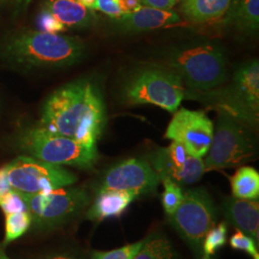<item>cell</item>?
<instances>
[{
    "mask_svg": "<svg viewBox=\"0 0 259 259\" xmlns=\"http://www.w3.org/2000/svg\"><path fill=\"white\" fill-rule=\"evenodd\" d=\"M95 10H99L112 19H118L123 15L118 0H96Z\"/></svg>",
    "mask_w": 259,
    "mask_h": 259,
    "instance_id": "cell-30",
    "label": "cell"
},
{
    "mask_svg": "<svg viewBox=\"0 0 259 259\" xmlns=\"http://www.w3.org/2000/svg\"><path fill=\"white\" fill-rule=\"evenodd\" d=\"M232 0H181V11L185 18L194 23H205L220 19Z\"/></svg>",
    "mask_w": 259,
    "mask_h": 259,
    "instance_id": "cell-17",
    "label": "cell"
},
{
    "mask_svg": "<svg viewBox=\"0 0 259 259\" xmlns=\"http://www.w3.org/2000/svg\"><path fill=\"white\" fill-rule=\"evenodd\" d=\"M189 154L180 142L173 141L167 148L157 150L151 157L153 169L156 171L160 181L168 176L176 169L185 165Z\"/></svg>",
    "mask_w": 259,
    "mask_h": 259,
    "instance_id": "cell-19",
    "label": "cell"
},
{
    "mask_svg": "<svg viewBox=\"0 0 259 259\" xmlns=\"http://www.w3.org/2000/svg\"><path fill=\"white\" fill-rule=\"evenodd\" d=\"M171 242L165 236H149L134 259H174Z\"/></svg>",
    "mask_w": 259,
    "mask_h": 259,
    "instance_id": "cell-21",
    "label": "cell"
},
{
    "mask_svg": "<svg viewBox=\"0 0 259 259\" xmlns=\"http://www.w3.org/2000/svg\"><path fill=\"white\" fill-rule=\"evenodd\" d=\"M204 161L205 172L247 162L254 154V145L240 120L231 112L222 110L219 112L218 126Z\"/></svg>",
    "mask_w": 259,
    "mask_h": 259,
    "instance_id": "cell-3",
    "label": "cell"
},
{
    "mask_svg": "<svg viewBox=\"0 0 259 259\" xmlns=\"http://www.w3.org/2000/svg\"><path fill=\"white\" fill-rule=\"evenodd\" d=\"M17 1H21V2H24V3L27 5L28 3H29L31 0H17Z\"/></svg>",
    "mask_w": 259,
    "mask_h": 259,
    "instance_id": "cell-37",
    "label": "cell"
},
{
    "mask_svg": "<svg viewBox=\"0 0 259 259\" xmlns=\"http://www.w3.org/2000/svg\"><path fill=\"white\" fill-rule=\"evenodd\" d=\"M213 134L212 121L204 112L181 109L169 123L165 138L183 144L189 155L202 157L208 152Z\"/></svg>",
    "mask_w": 259,
    "mask_h": 259,
    "instance_id": "cell-10",
    "label": "cell"
},
{
    "mask_svg": "<svg viewBox=\"0 0 259 259\" xmlns=\"http://www.w3.org/2000/svg\"><path fill=\"white\" fill-rule=\"evenodd\" d=\"M22 196L32 223L42 229L61 225L90 203L88 192L81 188L62 187L47 193Z\"/></svg>",
    "mask_w": 259,
    "mask_h": 259,
    "instance_id": "cell-8",
    "label": "cell"
},
{
    "mask_svg": "<svg viewBox=\"0 0 259 259\" xmlns=\"http://www.w3.org/2000/svg\"><path fill=\"white\" fill-rule=\"evenodd\" d=\"M162 184L164 185V192L162 195V205L164 211L168 216H171L176 211L177 208L182 203L184 193L180 185L169 179H162Z\"/></svg>",
    "mask_w": 259,
    "mask_h": 259,
    "instance_id": "cell-25",
    "label": "cell"
},
{
    "mask_svg": "<svg viewBox=\"0 0 259 259\" xmlns=\"http://www.w3.org/2000/svg\"><path fill=\"white\" fill-rule=\"evenodd\" d=\"M228 220L241 232L259 242V204L257 200L232 198L224 204Z\"/></svg>",
    "mask_w": 259,
    "mask_h": 259,
    "instance_id": "cell-14",
    "label": "cell"
},
{
    "mask_svg": "<svg viewBox=\"0 0 259 259\" xmlns=\"http://www.w3.org/2000/svg\"><path fill=\"white\" fill-rule=\"evenodd\" d=\"M228 227L225 222L220 223L207 232L203 240V259H210L213 254L222 248L227 242Z\"/></svg>",
    "mask_w": 259,
    "mask_h": 259,
    "instance_id": "cell-24",
    "label": "cell"
},
{
    "mask_svg": "<svg viewBox=\"0 0 259 259\" xmlns=\"http://www.w3.org/2000/svg\"><path fill=\"white\" fill-rule=\"evenodd\" d=\"M0 259H10L4 252V250L2 249V247L0 246Z\"/></svg>",
    "mask_w": 259,
    "mask_h": 259,
    "instance_id": "cell-35",
    "label": "cell"
},
{
    "mask_svg": "<svg viewBox=\"0 0 259 259\" xmlns=\"http://www.w3.org/2000/svg\"><path fill=\"white\" fill-rule=\"evenodd\" d=\"M160 179L148 161L130 158L111 168L104 177L100 190H125L147 194L157 189Z\"/></svg>",
    "mask_w": 259,
    "mask_h": 259,
    "instance_id": "cell-11",
    "label": "cell"
},
{
    "mask_svg": "<svg viewBox=\"0 0 259 259\" xmlns=\"http://www.w3.org/2000/svg\"><path fill=\"white\" fill-rule=\"evenodd\" d=\"M8 52L22 64L57 67L71 65L83 52L82 41L76 37L44 32H31L14 39Z\"/></svg>",
    "mask_w": 259,
    "mask_h": 259,
    "instance_id": "cell-2",
    "label": "cell"
},
{
    "mask_svg": "<svg viewBox=\"0 0 259 259\" xmlns=\"http://www.w3.org/2000/svg\"><path fill=\"white\" fill-rule=\"evenodd\" d=\"M215 206L204 188L186 191L176 211L169 221L190 245L199 247L204 236L214 226Z\"/></svg>",
    "mask_w": 259,
    "mask_h": 259,
    "instance_id": "cell-9",
    "label": "cell"
},
{
    "mask_svg": "<svg viewBox=\"0 0 259 259\" xmlns=\"http://www.w3.org/2000/svg\"><path fill=\"white\" fill-rule=\"evenodd\" d=\"M125 96L132 105L152 104L175 112L185 98V88L183 80L175 72L145 69L132 78Z\"/></svg>",
    "mask_w": 259,
    "mask_h": 259,
    "instance_id": "cell-6",
    "label": "cell"
},
{
    "mask_svg": "<svg viewBox=\"0 0 259 259\" xmlns=\"http://www.w3.org/2000/svg\"><path fill=\"white\" fill-rule=\"evenodd\" d=\"M171 67L188 87L208 91L227 79L226 61L220 50L210 46L193 47L171 58Z\"/></svg>",
    "mask_w": 259,
    "mask_h": 259,
    "instance_id": "cell-7",
    "label": "cell"
},
{
    "mask_svg": "<svg viewBox=\"0 0 259 259\" xmlns=\"http://www.w3.org/2000/svg\"><path fill=\"white\" fill-rule=\"evenodd\" d=\"M139 195L125 190H100L93 205L88 211V218L101 221L120 216Z\"/></svg>",
    "mask_w": 259,
    "mask_h": 259,
    "instance_id": "cell-15",
    "label": "cell"
},
{
    "mask_svg": "<svg viewBox=\"0 0 259 259\" xmlns=\"http://www.w3.org/2000/svg\"><path fill=\"white\" fill-rule=\"evenodd\" d=\"M0 207L5 215L20 211H28L23 196L13 189L0 198Z\"/></svg>",
    "mask_w": 259,
    "mask_h": 259,
    "instance_id": "cell-28",
    "label": "cell"
},
{
    "mask_svg": "<svg viewBox=\"0 0 259 259\" xmlns=\"http://www.w3.org/2000/svg\"><path fill=\"white\" fill-rule=\"evenodd\" d=\"M12 190L5 167L0 169V198Z\"/></svg>",
    "mask_w": 259,
    "mask_h": 259,
    "instance_id": "cell-33",
    "label": "cell"
},
{
    "mask_svg": "<svg viewBox=\"0 0 259 259\" xmlns=\"http://www.w3.org/2000/svg\"><path fill=\"white\" fill-rule=\"evenodd\" d=\"M21 143L32 157L56 165L90 169L98 157L96 148H89L73 139L52 134L41 126L27 132Z\"/></svg>",
    "mask_w": 259,
    "mask_h": 259,
    "instance_id": "cell-4",
    "label": "cell"
},
{
    "mask_svg": "<svg viewBox=\"0 0 259 259\" xmlns=\"http://www.w3.org/2000/svg\"><path fill=\"white\" fill-rule=\"evenodd\" d=\"M231 104L226 111H232L237 119L255 123L259 111V64L254 60L235 72L231 91Z\"/></svg>",
    "mask_w": 259,
    "mask_h": 259,
    "instance_id": "cell-12",
    "label": "cell"
},
{
    "mask_svg": "<svg viewBox=\"0 0 259 259\" xmlns=\"http://www.w3.org/2000/svg\"><path fill=\"white\" fill-rule=\"evenodd\" d=\"M49 259H75L72 257H69V256H65V255H58V256H54L52 258Z\"/></svg>",
    "mask_w": 259,
    "mask_h": 259,
    "instance_id": "cell-36",
    "label": "cell"
},
{
    "mask_svg": "<svg viewBox=\"0 0 259 259\" xmlns=\"http://www.w3.org/2000/svg\"><path fill=\"white\" fill-rule=\"evenodd\" d=\"M118 4L123 15L134 13L142 6L140 0H118Z\"/></svg>",
    "mask_w": 259,
    "mask_h": 259,
    "instance_id": "cell-32",
    "label": "cell"
},
{
    "mask_svg": "<svg viewBox=\"0 0 259 259\" xmlns=\"http://www.w3.org/2000/svg\"><path fill=\"white\" fill-rule=\"evenodd\" d=\"M116 19L121 28L133 32L175 25L181 21L180 16L175 12L155 9L147 6H141L138 11L124 14Z\"/></svg>",
    "mask_w": 259,
    "mask_h": 259,
    "instance_id": "cell-13",
    "label": "cell"
},
{
    "mask_svg": "<svg viewBox=\"0 0 259 259\" xmlns=\"http://www.w3.org/2000/svg\"><path fill=\"white\" fill-rule=\"evenodd\" d=\"M13 190L22 195L47 193L73 185L77 177L61 165L33 157H19L5 166Z\"/></svg>",
    "mask_w": 259,
    "mask_h": 259,
    "instance_id": "cell-5",
    "label": "cell"
},
{
    "mask_svg": "<svg viewBox=\"0 0 259 259\" xmlns=\"http://www.w3.org/2000/svg\"><path fill=\"white\" fill-rule=\"evenodd\" d=\"M31 224L32 219L28 211L6 214L4 245H7L23 235L27 232Z\"/></svg>",
    "mask_w": 259,
    "mask_h": 259,
    "instance_id": "cell-23",
    "label": "cell"
},
{
    "mask_svg": "<svg viewBox=\"0 0 259 259\" xmlns=\"http://www.w3.org/2000/svg\"><path fill=\"white\" fill-rule=\"evenodd\" d=\"M144 241L145 239L111 251H94L92 259H134L142 248Z\"/></svg>",
    "mask_w": 259,
    "mask_h": 259,
    "instance_id": "cell-26",
    "label": "cell"
},
{
    "mask_svg": "<svg viewBox=\"0 0 259 259\" xmlns=\"http://www.w3.org/2000/svg\"><path fill=\"white\" fill-rule=\"evenodd\" d=\"M105 123V107L97 88L87 81L66 84L56 91L44 108L41 127L96 148Z\"/></svg>",
    "mask_w": 259,
    "mask_h": 259,
    "instance_id": "cell-1",
    "label": "cell"
},
{
    "mask_svg": "<svg viewBox=\"0 0 259 259\" xmlns=\"http://www.w3.org/2000/svg\"><path fill=\"white\" fill-rule=\"evenodd\" d=\"M255 242L249 235L236 230L230 239V245L234 250H244L249 253L253 259H259L258 250L256 249Z\"/></svg>",
    "mask_w": 259,
    "mask_h": 259,
    "instance_id": "cell-27",
    "label": "cell"
},
{
    "mask_svg": "<svg viewBox=\"0 0 259 259\" xmlns=\"http://www.w3.org/2000/svg\"><path fill=\"white\" fill-rule=\"evenodd\" d=\"M226 21L245 33H253L259 26V0H233L227 12Z\"/></svg>",
    "mask_w": 259,
    "mask_h": 259,
    "instance_id": "cell-18",
    "label": "cell"
},
{
    "mask_svg": "<svg viewBox=\"0 0 259 259\" xmlns=\"http://www.w3.org/2000/svg\"><path fill=\"white\" fill-rule=\"evenodd\" d=\"M37 27L39 32L44 33H50V34H57L59 32L65 31V25L56 19L55 16L51 14L48 10H42L37 19Z\"/></svg>",
    "mask_w": 259,
    "mask_h": 259,
    "instance_id": "cell-29",
    "label": "cell"
},
{
    "mask_svg": "<svg viewBox=\"0 0 259 259\" xmlns=\"http://www.w3.org/2000/svg\"><path fill=\"white\" fill-rule=\"evenodd\" d=\"M232 194L236 199L257 200L259 196V174L252 167L239 168L231 179Z\"/></svg>",
    "mask_w": 259,
    "mask_h": 259,
    "instance_id": "cell-20",
    "label": "cell"
},
{
    "mask_svg": "<svg viewBox=\"0 0 259 259\" xmlns=\"http://www.w3.org/2000/svg\"><path fill=\"white\" fill-rule=\"evenodd\" d=\"M80 4H82L85 8L90 10H95V3L96 0H76Z\"/></svg>",
    "mask_w": 259,
    "mask_h": 259,
    "instance_id": "cell-34",
    "label": "cell"
},
{
    "mask_svg": "<svg viewBox=\"0 0 259 259\" xmlns=\"http://www.w3.org/2000/svg\"><path fill=\"white\" fill-rule=\"evenodd\" d=\"M205 173L204 160L202 157L189 155L185 165L174 170L168 178L178 185H192L201 180Z\"/></svg>",
    "mask_w": 259,
    "mask_h": 259,
    "instance_id": "cell-22",
    "label": "cell"
},
{
    "mask_svg": "<svg viewBox=\"0 0 259 259\" xmlns=\"http://www.w3.org/2000/svg\"><path fill=\"white\" fill-rule=\"evenodd\" d=\"M177 0H140L141 5L155 9L170 11L176 4Z\"/></svg>",
    "mask_w": 259,
    "mask_h": 259,
    "instance_id": "cell-31",
    "label": "cell"
},
{
    "mask_svg": "<svg viewBox=\"0 0 259 259\" xmlns=\"http://www.w3.org/2000/svg\"><path fill=\"white\" fill-rule=\"evenodd\" d=\"M46 8L65 27H84L93 20L92 10L76 0H48Z\"/></svg>",
    "mask_w": 259,
    "mask_h": 259,
    "instance_id": "cell-16",
    "label": "cell"
}]
</instances>
